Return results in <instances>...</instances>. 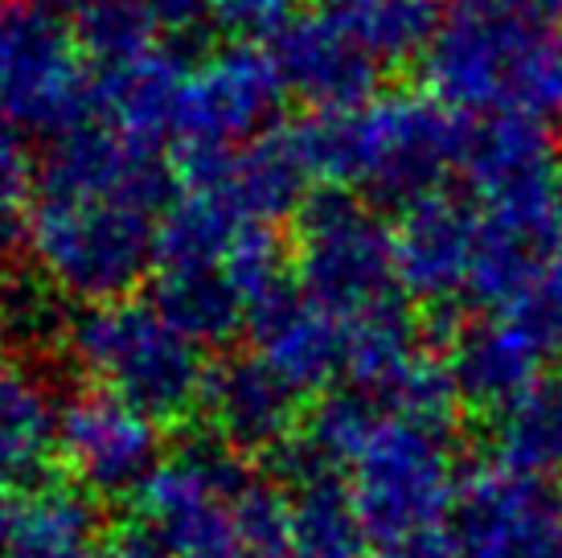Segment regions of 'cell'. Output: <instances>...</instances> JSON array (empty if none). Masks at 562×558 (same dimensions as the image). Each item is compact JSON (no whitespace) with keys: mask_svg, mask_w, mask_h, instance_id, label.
Here are the masks:
<instances>
[{"mask_svg":"<svg viewBox=\"0 0 562 558\" xmlns=\"http://www.w3.org/2000/svg\"><path fill=\"white\" fill-rule=\"evenodd\" d=\"M136 501L169 558H271L288 538V493L255 481L226 444L177 448Z\"/></svg>","mask_w":562,"mask_h":558,"instance_id":"obj_3","label":"cell"},{"mask_svg":"<svg viewBox=\"0 0 562 558\" xmlns=\"http://www.w3.org/2000/svg\"><path fill=\"white\" fill-rule=\"evenodd\" d=\"M448 558H562V481L484 465L460 481Z\"/></svg>","mask_w":562,"mask_h":558,"instance_id":"obj_9","label":"cell"},{"mask_svg":"<svg viewBox=\"0 0 562 558\" xmlns=\"http://www.w3.org/2000/svg\"><path fill=\"white\" fill-rule=\"evenodd\" d=\"M66 349L99 390L140 406L157 423L202 406L205 378L198 345L160 316L153 300H111L82 309L66 328Z\"/></svg>","mask_w":562,"mask_h":558,"instance_id":"obj_6","label":"cell"},{"mask_svg":"<svg viewBox=\"0 0 562 558\" xmlns=\"http://www.w3.org/2000/svg\"><path fill=\"white\" fill-rule=\"evenodd\" d=\"M378 558H411V555H378Z\"/></svg>","mask_w":562,"mask_h":558,"instance_id":"obj_32","label":"cell"},{"mask_svg":"<svg viewBox=\"0 0 562 558\" xmlns=\"http://www.w3.org/2000/svg\"><path fill=\"white\" fill-rule=\"evenodd\" d=\"M58 456L87 496H140L160 468V423L108 390H82L63 406Z\"/></svg>","mask_w":562,"mask_h":558,"instance_id":"obj_11","label":"cell"},{"mask_svg":"<svg viewBox=\"0 0 562 558\" xmlns=\"http://www.w3.org/2000/svg\"><path fill=\"white\" fill-rule=\"evenodd\" d=\"M153 304L198 349L235 342L247 328V300L226 267H160Z\"/></svg>","mask_w":562,"mask_h":558,"instance_id":"obj_21","label":"cell"},{"mask_svg":"<svg viewBox=\"0 0 562 558\" xmlns=\"http://www.w3.org/2000/svg\"><path fill=\"white\" fill-rule=\"evenodd\" d=\"M157 16L144 0H82L75 9L79 49L99 70H115L157 49Z\"/></svg>","mask_w":562,"mask_h":558,"instance_id":"obj_24","label":"cell"},{"mask_svg":"<svg viewBox=\"0 0 562 558\" xmlns=\"http://www.w3.org/2000/svg\"><path fill=\"white\" fill-rule=\"evenodd\" d=\"M267 54L280 70L283 91L313 103L316 111H349L370 103L386 75V66L361 42L337 0H321L283 21L271 33Z\"/></svg>","mask_w":562,"mask_h":558,"instance_id":"obj_12","label":"cell"},{"mask_svg":"<svg viewBox=\"0 0 562 558\" xmlns=\"http://www.w3.org/2000/svg\"><path fill=\"white\" fill-rule=\"evenodd\" d=\"M0 120L49 140L94 120V78L82 70L79 46L37 4L0 13Z\"/></svg>","mask_w":562,"mask_h":558,"instance_id":"obj_8","label":"cell"},{"mask_svg":"<svg viewBox=\"0 0 562 558\" xmlns=\"http://www.w3.org/2000/svg\"><path fill=\"white\" fill-rule=\"evenodd\" d=\"M94 558H169L160 550V543L148 534V529H120L99 543V555Z\"/></svg>","mask_w":562,"mask_h":558,"instance_id":"obj_28","label":"cell"},{"mask_svg":"<svg viewBox=\"0 0 562 558\" xmlns=\"http://www.w3.org/2000/svg\"><path fill=\"white\" fill-rule=\"evenodd\" d=\"M255 357L296 394H328L349 370V321L316 304L296 279L247 312Z\"/></svg>","mask_w":562,"mask_h":558,"instance_id":"obj_14","label":"cell"},{"mask_svg":"<svg viewBox=\"0 0 562 558\" xmlns=\"http://www.w3.org/2000/svg\"><path fill=\"white\" fill-rule=\"evenodd\" d=\"M296 283L337 316L382 309L398 283V234L358 193H313L296 217Z\"/></svg>","mask_w":562,"mask_h":558,"instance_id":"obj_7","label":"cell"},{"mask_svg":"<svg viewBox=\"0 0 562 558\" xmlns=\"http://www.w3.org/2000/svg\"><path fill=\"white\" fill-rule=\"evenodd\" d=\"M547 354L550 345L521 316L493 312L456 333L448 370L464 403L481 411H501L542 378Z\"/></svg>","mask_w":562,"mask_h":558,"instance_id":"obj_17","label":"cell"},{"mask_svg":"<svg viewBox=\"0 0 562 558\" xmlns=\"http://www.w3.org/2000/svg\"><path fill=\"white\" fill-rule=\"evenodd\" d=\"M341 477L366 543L382 546V555L448 558L460 493L448 427L382 418Z\"/></svg>","mask_w":562,"mask_h":558,"instance_id":"obj_5","label":"cell"},{"mask_svg":"<svg viewBox=\"0 0 562 558\" xmlns=\"http://www.w3.org/2000/svg\"><path fill=\"white\" fill-rule=\"evenodd\" d=\"M58 418L49 390L21 361L0 357V484H30L58 456Z\"/></svg>","mask_w":562,"mask_h":558,"instance_id":"obj_20","label":"cell"},{"mask_svg":"<svg viewBox=\"0 0 562 558\" xmlns=\"http://www.w3.org/2000/svg\"><path fill=\"white\" fill-rule=\"evenodd\" d=\"M169 205L160 148L94 115L49 144L25 231L33 264L87 309L127 300L157 264Z\"/></svg>","mask_w":562,"mask_h":558,"instance_id":"obj_1","label":"cell"},{"mask_svg":"<svg viewBox=\"0 0 562 558\" xmlns=\"http://www.w3.org/2000/svg\"><path fill=\"white\" fill-rule=\"evenodd\" d=\"M16 505L13 493H9V484H0V550H4V543H9V534H13V522H16Z\"/></svg>","mask_w":562,"mask_h":558,"instance_id":"obj_30","label":"cell"},{"mask_svg":"<svg viewBox=\"0 0 562 558\" xmlns=\"http://www.w3.org/2000/svg\"><path fill=\"white\" fill-rule=\"evenodd\" d=\"M82 0H37V9H46V13H75Z\"/></svg>","mask_w":562,"mask_h":558,"instance_id":"obj_31","label":"cell"},{"mask_svg":"<svg viewBox=\"0 0 562 558\" xmlns=\"http://www.w3.org/2000/svg\"><path fill=\"white\" fill-rule=\"evenodd\" d=\"M423 75L439 103L464 120H554L562 111V37L452 0L423 54Z\"/></svg>","mask_w":562,"mask_h":558,"instance_id":"obj_4","label":"cell"},{"mask_svg":"<svg viewBox=\"0 0 562 558\" xmlns=\"http://www.w3.org/2000/svg\"><path fill=\"white\" fill-rule=\"evenodd\" d=\"M283 82L267 49L226 46L205 63L189 66L172 148L181 160L243 148L271 132Z\"/></svg>","mask_w":562,"mask_h":558,"instance_id":"obj_10","label":"cell"},{"mask_svg":"<svg viewBox=\"0 0 562 558\" xmlns=\"http://www.w3.org/2000/svg\"><path fill=\"white\" fill-rule=\"evenodd\" d=\"M99 513L79 484H46L16 510L0 558H94Z\"/></svg>","mask_w":562,"mask_h":558,"instance_id":"obj_22","label":"cell"},{"mask_svg":"<svg viewBox=\"0 0 562 558\" xmlns=\"http://www.w3.org/2000/svg\"><path fill=\"white\" fill-rule=\"evenodd\" d=\"M398 234V283L423 304H456L472 292L481 214L472 198L439 189L423 202L406 205Z\"/></svg>","mask_w":562,"mask_h":558,"instance_id":"obj_15","label":"cell"},{"mask_svg":"<svg viewBox=\"0 0 562 558\" xmlns=\"http://www.w3.org/2000/svg\"><path fill=\"white\" fill-rule=\"evenodd\" d=\"M304 0H210L205 13L231 33H276L300 13Z\"/></svg>","mask_w":562,"mask_h":558,"instance_id":"obj_26","label":"cell"},{"mask_svg":"<svg viewBox=\"0 0 562 558\" xmlns=\"http://www.w3.org/2000/svg\"><path fill=\"white\" fill-rule=\"evenodd\" d=\"M460 4H476L488 13L514 16V21H526L538 30H559L562 25V0H460Z\"/></svg>","mask_w":562,"mask_h":558,"instance_id":"obj_27","label":"cell"},{"mask_svg":"<svg viewBox=\"0 0 562 558\" xmlns=\"http://www.w3.org/2000/svg\"><path fill=\"white\" fill-rule=\"evenodd\" d=\"M33 165L25 144L13 127L0 124V255L13 247L21 231H30V210H33Z\"/></svg>","mask_w":562,"mask_h":558,"instance_id":"obj_25","label":"cell"},{"mask_svg":"<svg viewBox=\"0 0 562 558\" xmlns=\"http://www.w3.org/2000/svg\"><path fill=\"white\" fill-rule=\"evenodd\" d=\"M464 181L469 198L493 202L526 189H542L559 181V148L547 120L533 115H484L469 120V144H464Z\"/></svg>","mask_w":562,"mask_h":558,"instance_id":"obj_18","label":"cell"},{"mask_svg":"<svg viewBox=\"0 0 562 558\" xmlns=\"http://www.w3.org/2000/svg\"><path fill=\"white\" fill-rule=\"evenodd\" d=\"M181 165H186L189 186L218 198L250 231H271L283 217H300V210L313 198L308 193L313 169L300 153V140L292 127L267 132V136L250 140L243 148H231V153L193 156Z\"/></svg>","mask_w":562,"mask_h":558,"instance_id":"obj_13","label":"cell"},{"mask_svg":"<svg viewBox=\"0 0 562 558\" xmlns=\"http://www.w3.org/2000/svg\"><path fill=\"white\" fill-rule=\"evenodd\" d=\"M189 66L177 63L165 49H153L136 63L99 70L94 78V115L115 124L140 144H172L177 108L186 91Z\"/></svg>","mask_w":562,"mask_h":558,"instance_id":"obj_19","label":"cell"},{"mask_svg":"<svg viewBox=\"0 0 562 558\" xmlns=\"http://www.w3.org/2000/svg\"><path fill=\"white\" fill-rule=\"evenodd\" d=\"M296 390L259 357H226L210 370L202 411L231 451H283L296 432Z\"/></svg>","mask_w":562,"mask_h":558,"instance_id":"obj_16","label":"cell"},{"mask_svg":"<svg viewBox=\"0 0 562 558\" xmlns=\"http://www.w3.org/2000/svg\"><path fill=\"white\" fill-rule=\"evenodd\" d=\"M493 451L501 465L562 481V378H538L493 418Z\"/></svg>","mask_w":562,"mask_h":558,"instance_id":"obj_23","label":"cell"},{"mask_svg":"<svg viewBox=\"0 0 562 558\" xmlns=\"http://www.w3.org/2000/svg\"><path fill=\"white\" fill-rule=\"evenodd\" d=\"M157 21H169V25H189V21H198L205 13V4L210 0H144Z\"/></svg>","mask_w":562,"mask_h":558,"instance_id":"obj_29","label":"cell"},{"mask_svg":"<svg viewBox=\"0 0 562 558\" xmlns=\"http://www.w3.org/2000/svg\"><path fill=\"white\" fill-rule=\"evenodd\" d=\"M313 177L366 202L415 205L464 165L469 120L423 94H378L349 111H316L292 127Z\"/></svg>","mask_w":562,"mask_h":558,"instance_id":"obj_2","label":"cell"}]
</instances>
